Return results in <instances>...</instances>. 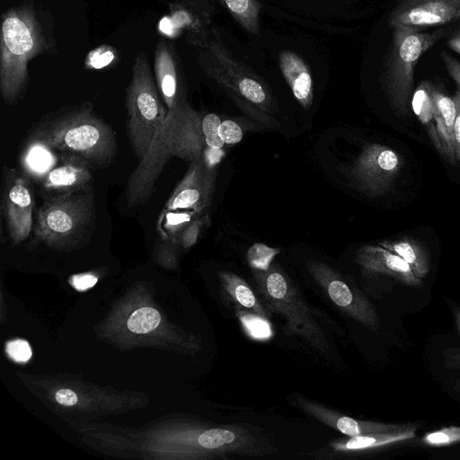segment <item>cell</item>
I'll use <instances>...</instances> for the list:
<instances>
[{"instance_id": "34", "label": "cell", "mask_w": 460, "mask_h": 460, "mask_svg": "<svg viewBox=\"0 0 460 460\" xmlns=\"http://www.w3.org/2000/svg\"><path fill=\"white\" fill-rule=\"evenodd\" d=\"M8 355L17 362H26L31 356V349L27 341L14 340L7 343Z\"/></svg>"}, {"instance_id": "9", "label": "cell", "mask_w": 460, "mask_h": 460, "mask_svg": "<svg viewBox=\"0 0 460 460\" xmlns=\"http://www.w3.org/2000/svg\"><path fill=\"white\" fill-rule=\"evenodd\" d=\"M1 211L8 236L23 242L33 230L35 198L29 179L13 168L4 167Z\"/></svg>"}, {"instance_id": "31", "label": "cell", "mask_w": 460, "mask_h": 460, "mask_svg": "<svg viewBox=\"0 0 460 460\" xmlns=\"http://www.w3.org/2000/svg\"><path fill=\"white\" fill-rule=\"evenodd\" d=\"M116 58L115 50L106 45L95 48L86 57L85 66L88 68L101 69L111 65Z\"/></svg>"}, {"instance_id": "38", "label": "cell", "mask_w": 460, "mask_h": 460, "mask_svg": "<svg viewBox=\"0 0 460 460\" xmlns=\"http://www.w3.org/2000/svg\"><path fill=\"white\" fill-rule=\"evenodd\" d=\"M56 400L62 405L71 406L76 403L77 396L70 389H60L56 394Z\"/></svg>"}, {"instance_id": "18", "label": "cell", "mask_w": 460, "mask_h": 460, "mask_svg": "<svg viewBox=\"0 0 460 460\" xmlns=\"http://www.w3.org/2000/svg\"><path fill=\"white\" fill-rule=\"evenodd\" d=\"M429 90L434 101V126L429 128L432 143L438 151L449 162L455 163L454 123L456 106L453 98L445 94L429 83Z\"/></svg>"}, {"instance_id": "3", "label": "cell", "mask_w": 460, "mask_h": 460, "mask_svg": "<svg viewBox=\"0 0 460 460\" xmlns=\"http://www.w3.org/2000/svg\"><path fill=\"white\" fill-rule=\"evenodd\" d=\"M203 71L220 85L244 111L264 115L274 109L268 84L226 46L217 29L213 28L207 44L199 49Z\"/></svg>"}, {"instance_id": "29", "label": "cell", "mask_w": 460, "mask_h": 460, "mask_svg": "<svg viewBox=\"0 0 460 460\" xmlns=\"http://www.w3.org/2000/svg\"><path fill=\"white\" fill-rule=\"evenodd\" d=\"M279 252L280 248L255 243L247 250L246 259L252 270H267Z\"/></svg>"}, {"instance_id": "21", "label": "cell", "mask_w": 460, "mask_h": 460, "mask_svg": "<svg viewBox=\"0 0 460 460\" xmlns=\"http://www.w3.org/2000/svg\"><path fill=\"white\" fill-rule=\"evenodd\" d=\"M279 66L295 99L308 109L314 101V80L307 63L296 52L285 49L279 54Z\"/></svg>"}, {"instance_id": "28", "label": "cell", "mask_w": 460, "mask_h": 460, "mask_svg": "<svg viewBox=\"0 0 460 460\" xmlns=\"http://www.w3.org/2000/svg\"><path fill=\"white\" fill-rule=\"evenodd\" d=\"M161 321L160 314L152 307H142L136 310L128 320L129 331L136 333H146L155 329Z\"/></svg>"}, {"instance_id": "11", "label": "cell", "mask_w": 460, "mask_h": 460, "mask_svg": "<svg viewBox=\"0 0 460 460\" xmlns=\"http://www.w3.org/2000/svg\"><path fill=\"white\" fill-rule=\"evenodd\" d=\"M402 166L398 154L381 144L366 146L350 168V177L357 188L371 196L387 192Z\"/></svg>"}, {"instance_id": "22", "label": "cell", "mask_w": 460, "mask_h": 460, "mask_svg": "<svg viewBox=\"0 0 460 460\" xmlns=\"http://www.w3.org/2000/svg\"><path fill=\"white\" fill-rule=\"evenodd\" d=\"M218 277L224 296L234 304L235 308L270 318L271 312L243 278L224 270L218 272Z\"/></svg>"}, {"instance_id": "20", "label": "cell", "mask_w": 460, "mask_h": 460, "mask_svg": "<svg viewBox=\"0 0 460 460\" xmlns=\"http://www.w3.org/2000/svg\"><path fill=\"white\" fill-rule=\"evenodd\" d=\"M155 73L158 90L167 110L186 102L176 57L172 49L163 40L159 41L156 47Z\"/></svg>"}, {"instance_id": "19", "label": "cell", "mask_w": 460, "mask_h": 460, "mask_svg": "<svg viewBox=\"0 0 460 460\" xmlns=\"http://www.w3.org/2000/svg\"><path fill=\"white\" fill-rule=\"evenodd\" d=\"M356 261L367 272L391 275L409 285L420 283V279L404 260L380 245L361 247Z\"/></svg>"}, {"instance_id": "6", "label": "cell", "mask_w": 460, "mask_h": 460, "mask_svg": "<svg viewBox=\"0 0 460 460\" xmlns=\"http://www.w3.org/2000/svg\"><path fill=\"white\" fill-rule=\"evenodd\" d=\"M252 271L262 303L270 312L286 319L285 332L299 336L315 349L327 353L330 345L323 329L285 271L273 262L267 270Z\"/></svg>"}, {"instance_id": "5", "label": "cell", "mask_w": 460, "mask_h": 460, "mask_svg": "<svg viewBox=\"0 0 460 460\" xmlns=\"http://www.w3.org/2000/svg\"><path fill=\"white\" fill-rule=\"evenodd\" d=\"M95 223L93 184L44 199L34 219V237L52 247H66L90 237Z\"/></svg>"}, {"instance_id": "13", "label": "cell", "mask_w": 460, "mask_h": 460, "mask_svg": "<svg viewBox=\"0 0 460 460\" xmlns=\"http://www.w3.org/2000/svg\"><path fill=\"white\" fill-rule=\"evenodd\" d=\"M216 172L203 162H191L182 180L173 190L164 209L207 211L212 201Z\"/></svg>"}, {"instance_id": "30", "label": "cell", "mask_w": 460, "mask_h": 460, "mask_svg": "<svg viewBox=\"0 0 460 460\" xmlns=\"http://www.w3.org/2000/svg\"><path fill=\"white\" fill-rule=\"evenodd\" d=\"M207 212V211H205ZM199 214L183 231L179 239V245L182 246L185 249L190 248L193 246L200 234L202 232L203 227L206 226V223L208 221V216L207 213Z\"/></svg>"}, {"instance_id": "12", "label": "cell", "mask_w": 460, "mask_h": 460, "mask_svg": "<svg viewBox=\"0 0 460 460\" xmlns=\"http://www.w3.org/2000/svg\"><path fill=\"white\" fill-rule=\"evenodd\" d=\"M460 21V0H397L389 16L390 26L418 31Z\"/></svg>"}, {"instance_id": "26", "label": "cell", "mask_w": 460, "mask_h": 460, "mask_svg": "<svg viewBox=\"0 0 460 460\" xmlns=\"http://www.w3.org/2000/svg\"><path fill=\"white\" fill-rule=\"evenodd\" d=\"M235 315L244 332L251 339L267 341L272 337L273 332L268 318L237 308H235Z\"/></svg>"}, {"instance_id": "32", "label": "cell", "mask_w": 460, "mask_h": 460, "mask_svg": "<svg viewBox=\"0 0 460 460\" xmlns=\"http://www.w3.org/2000/svg\"><path fill=\"white\" fill-rule=\"evenodd\" d=\"M423 441L432 446H447L460 441V427H448L429 433Z\"/></svg>"}, {"instance_id": "37", "label": "cell", "mask_w": 460, "mask_h": 460, "mask_svg": "<svg viewBox=\"0 0 460 460\" xmlns=\"http://www.w3.org/2000/svg\"><path fill=\"white\" fill-rule=\"evenodd\" d=\"M96 282L97 278L88 273L73 276L71 279L73 287L79 291H84L93 287Z\"/></svg>"}, {"instance_id": "39", "label": "cell", "mask_w": 460, "mask_h": 460, "mask_svg": "<svg viewBox=\"0 0 460 460\" xmlns=\"http://www.w3.org/2000/svg\"><path fill=\"white\" fill-rule=\"evenodd\" d=\"M447 45L453 51L460 55V26L450 35Z\"/></svg>"}, {"instance_id": "27", "label": "cell", "mask_w": 460, "mask_h": 460, "mask_svg": "<svg viewBox=\"0 0 460 460\" xmlns=\"http://www.w3.org/2000/svg\"><path fill=\"white\" fill-rule=\"evenodd\" d=\"M411 106L420 120L429 126L433 119L434 110V101L429 90V82H421L415 90Z\"/></svg>"}, {"instance_id": "4", "label": "cell", "mask_w": 460, "mask_h": 460, "mask_svg": "<svg viewBox=\"0 0 460 460\" xmlns=\"http://www.w3.org/2000/svg\"><path fill=\"white\" fill-rule=\"evenodd\" d=\"M39 24L28 8L12 9L3 17L0 88L7 104L14 103L28 81L29 60L45 49Z\"/></svg>"}, {"instance_id": "7", "label": "cell", "mask_w": 460, "mask_h": 460, "mask_svg": "<svg viewBox=\"0 0 460 460\" xmlns=\"http://www.w3.org/2000/svg\"><path fill=\"white\" fill-rule=\"evenodd\" d=\"M444 35V30L424 32L406 26L393 27L392 42L385 56L382 80L392 105L400 114L408 111L418 61Z\"/></svg>"}, {"instance_id": "17", "label": "cell", "mask_w": 460, "mask_h": 460, "mask_svg": "<svg viewBox=\"0 0 460 460\" xmlns=\"http://www.w3.org/2000/svg\"><path fill=\"white\" fill-rule=\"evenodd\" d=\"M414 437L413 429L371 433L332 440L328 446L310 454L317 459H336L361 453Z\"/></svg>"}, {"instance_id": "36", "label": "cell", "mask_w": 460, "mask_h": 460, "mask_svg": "<svg viewBox=\"0 0 460 460\" xmlns=\"http://www.w3.org/2000/svg\"><path fill=\"white\" fill-rule=\"evenodd\" d=\"M441 58L448 75L456 82L460 90V61L446 51L441 53Z\"/></svg>"}, {"instance_id": "14", "label": "cell", "mask_w": 460, "mask_h": 460, "mask_svg": "<svg viewBox=\"0 0 460 460\" xmlns=\"http://www.w3.org/2000/svg\"><path fill=\"white\" fill-rule=\"evenodd\" d=\"M94 167L84 158L60 155L58 164L41 176L40 194L43 199L75 191L92 184Z\"/></svg>"}, {"instance_id": "2", "label": "cell", "mask_w": 460, "mask_h": 460, "mask_svg": "<svg viewBox=\"0 0 460 460\" xmlns=\"http://www.w3.org/2000/svg\"><path fill=\"white\" fill-rule=\"evenodd\" d=\"M29 145H40L60 155H78L93 167L110 164L117 154L116 133L91 105L44 120L31 132Z\"/></svg>"}, {"instance_id": "33", "label": "cell", "mask_w": 460, "mask_h": 460, "mask_svg": "<svg viewBox=\"0 0 460 460\" xmlns=\"http://www.w3.org/2000/svg\"><path fill=\"white\" fill-rule=\"evenodd\" d=\"M219 135L225 144L234 145L242 140L243 130L235 121L225 119L219 126Z\"/></svg>"}, {"instance_id": "8", "label": "cell", "mask_w": 460, "mask_h": 460, "mask_svg": "<svg viewBox=\"0 0 460 460\" xmlns=\"http://www.w3.org/2000/svg\"><path fill=\"white\" fill-rule=\"evenodd\" d=\"M127 110L128 140L136 156L141 161L168 114L158 96L144 53L137 57L133 66L132 79L127 91Z\"/></svg>"}, {"instance_id": "15", "label": "cell", "mask_w": 460, "mask_h": 460, "mask_svg": "<svg viewBox=\"0 0 460 460\" xmlns=\"http://www.w3.org/2000/svg\"><path fill=\"white\" fill-rule=\"evenodd\" d=\"M214 12L208 0H181L172 8L169 18L175 34L180 29L185 30L189 42L200 49L211 36Z\"/></svg>"}, {"instance_id": "23", "label": "cell", "mask_w": 460, "mask_h": 460, "mask_svg": "<svg viewBox=\"0 0 460 460\" xmlns=\"http://www.w3.org/2000/svg\"><path fill=\"white\" fill-rule=\"evenodd\" d=\"M379 245L393 252L404 260L419 279L429 271V260L423 247L410 237L380 242Z\"/></svg>"}, {"instance_id": "35", "label": "cell", "mask_w": 460, "mask_h": 460, "mask_svg": "<svg viewBox=\"0 0 460 460\" xmlns=\"http://www.w3.org/2000/svg\"><path fill=\"white\" fill-rule=\"evenodd\" d=\"M456 106V119L454 123V154L456 162L460 163V90L453 96Z\"/></svg>"}, {"instance_id": "1", "label": "cell", "mask_w": 460, "mask_h": 460, "mask_svg": "<svg viewBox=\"0 0 460 460\" xmlns=\"http://www.w3.org/2000/svg\"><path fill=\"white\" fill-rule=\"evenodd\" d=\"M204 116L187 102L168 110L164 125L128 181L126 200L129 208L145 203L149 199L170 157L190 163L203 162L209 147L204 131Z\"/></svg>"}, {"instance_id": "10", "label": "cell", "mask_w": 460, "mask_h": 460, "mask_svg": "<svg viewBox=\"0 0 460 460\" xmlns=\"http://www.w3.org/2000/svg\"><path fill=\"white\" fill-rule=\"evenodd\" d=\"M306 268L329 299L346 315L372 329L377 316L370 302L333 268L317 261H308Z\"/></svg>"}, {"instance_id": "24", "label": "cell", "mask_w": 460, "mask_h": 460, "mask_svg": "<svg viewBox=\"0 0 460 460\" xmlns=\"http://www.w3.org/2000/svg\"><path fill=\"white\" fill-rule=\"evenodd\" d=\"M247 32L260 34L261 4L258 0H217Z\"/></svg>"}, {"instance_id": "25", "label": "cell", "mask_w": 460, "mask_h": 460, "mask_svg": "<svg viewBox=\"0 0 460 460\" xmlns=\"http://www.w3.org/2000/svg\"><path fill=\"white\" fill-rule=\"evenodd\" d=\"M199 215L192 210L164 209L158 217L157 232L162 239L179 243L183 231Z\"/></svg>"}, {"instance_id": "16", "label": "cell", "mask_w": 460, "mask_h": 460, "mask_svg": "<svg viewBox=\"0 0 460 460\" xmlns=\"http://www.w3.org/2000/svg\"><path fill=\"white\" fill-rule=\"evenodd\" d=\"M294 403L310 417L348 437L403 429L397 425L358 420L303 397H296Z\"/></svg>"}]
</instances>
